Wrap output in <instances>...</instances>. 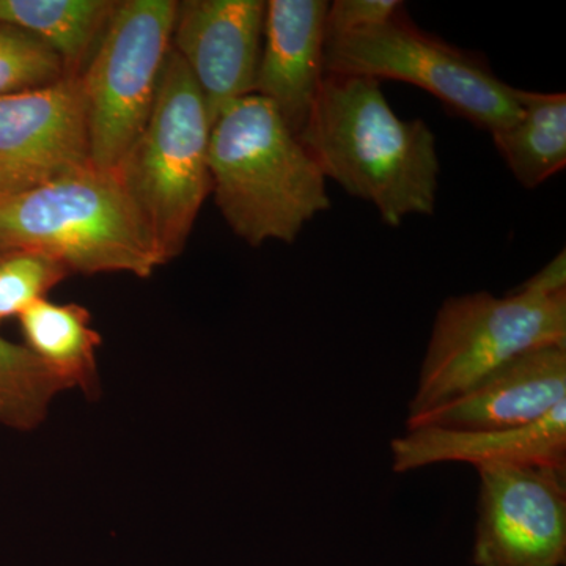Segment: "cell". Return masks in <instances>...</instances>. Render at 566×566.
Masks as SVG:
<instances>
[{
    "instance_id": "cell-1",
    "label": "cell",
    "mask_w": 566,
    "mask_h": 566,
    "mask_svg": "<svg viewBox=\"0 0 566 566\" xmlns=\"http://www.w3.org/2000/svg\"><path fill=\"white\" fill-rule=\"evenodd\" d=\"M300 140L324 178L374 203L387 226L433 214L439 180L434 133L420 118L398 117L379 81L326 74Z\"/></svg>"
},
{
    "instance_id": "cell-16",
    "label": "cell",
    "mask_w": 566,
    "mask_h": 566,
    "mask_svg": "<svg viewBox=\"0 0 566 566\" xmlns=\"http://www.w3.org/2000/svg\"><path fill=\"white\" fill-rule=\"evenodd\" d=\"M516 96L520 118L491 136L516 180L534 189L565 169L566 95L517 88Z\"/></svg>"
},
{
    "instance_id": "cell-3",
    "label": "cell",
    "mask_w": 566,
    "mask_h": 566,
    "mask_svg": "<svg viewBox=\"0 0 566 566\" xmlns=\"http://www.w3.org/2000/svg\"><path fill=\"white\" fill-rule=\"evenodd\" d=\"M46 253L80 274L150 277L161 256L117 170L87 167L0 197V251Z\"/></svg>"
},
{
    "instance_id": "cell-11",
    "label": "cell",
    "mask_w": 566,
    "mask_h": 566,
    "mask_svg": "<svg viewBox=\"0 0 566 566\" xmlns=\"http://www.w3.org/2000/svg\"><path fill=\"white\" fill-rule=\"evenodd\" d=\"M566 401V346L532 349L495 368L465 392L406 422L485 431L526 427Z\"/></svg>"
},
{
    "instance_id": "cell-13",
    "label": "cell",
    "mask_w": 566,
    "mask_h": 566,
    "mask_svg": "<svg viewBox=\"0 0 566 566\" xmlns=\"http://www.w3.org/2000/svg\"><path fill=\"white\" fill-rule=\"evenodd\" d=\"M390 449L398 474L442 463L566 471V401L526 427L485 431L422 427L394 439Z\"/></svg>"
},
{
    "instance_id": "cell-17",
    "label": "cell",
    "mask_w": 566,
    "mask_h": 566,
    "mask_svg": "<svg viewBox=\"0 0 566 566\" xmlns=\"http://www.w3.org/2000/svg\"><path fill=\"white\" fill-rule=\"evenodd\" d=\"M62 382L24 345L0 337V424L29 431L46 419Z\"/></svg>"
},
{
    "instance_id": "cell-15",
    "label": "cell",
    "mask_w": 566,
    "mask_h": 566,
    "mask_svg": "<svg viewBox=\"0 0 566 566\" xmlns=\"http://www.w3.org/2000/svg\"><path fill=\"white\" fill-rule=\"evenodd\" d=\"M117 3L114 0H0V22L35 35L61 57L66 76H81Z\"/></svg>"
},
{
    "instance_id": "cell-9",
    "label": "cell",
    "mask_w": 566,
    "mask_h": 566,
    "mask_svg": "<svg viewBox=\"0 0 566 566\" xmlns=\"http://www.w3.org/2000/svg\"><path fill=\"white\" fill-rule=\"evenodd\" d=\"M92 166L81 76L0 96V197Z\"/></svg>"
},
{
    "instance_id": "cell-19",
    "label": "cell",
    "mask_w": 566,
    "mask_h": 566,
    "mask_svg": "<svg viewBox=\"0 0 566 566\" xmlns=\"http://www.w3.org/2000/svg\"><path fill=\"white\" fill-rule=\"evenodd\" d=\"M61 57L32 33L0 22V96L65 77Z\"/></svg>"
},
{
    "instance_id": "cell-7",
    "label": "cell",
    "mask_w": 566,
    "mask_h": 566,
    "mask_svg": "<svg viewBox=\"0 0 566 566\" xmlns=\"http://www.w3.org/2000/svg\"><path fill=\"white\" fill-rule=\"evenodd\" d=\"M177 9L175 0L118 2L81 74L96 169H115L147 125L172 50Z\"/></svg>"
},
{
    "instance_id": "cell-2",
    "label": "cell",
    "mask_w": 566,
    "mask_h": 566,
    "mask_svg": "<svg viewBox=\"0 0 566 566\" xmlns=\"http://www.w3.org/2000/svg\"><path fill=\"white\" fill-rule=\"evenodd\" d=\"M208 166L219 211L252 248L293 243L305 223L329 210L318 164L274 104L255 93L212 123Z\"/></svg>"
},
{
    "instance_id": "cell-18",
    "label": "cell",
    "mask_w": 566,
    "mask_h": 566,
    "mask_svg": "<svg viewBox=\"0 0 566 566\" xmlns=\"http://www.w3.org/2000/svg\"><path fill=\"white\" fill-rule=\"evenodd\" d=\"M70 271L46 253L14 249L0 255V324L44 300Z\"/></svg>"
},
{
    "instance_id": "cell-12",
    "label": "cell",
    "mask_w": 566,
    "mask_h": 566,
    "mask_svg": "<svg viewBox=\"0 0 566 566\" xmlns=\"http://www.w3.org/2000/svg\"><path fill=\"white\" fill-rule=\"evenodd\" d=\"M324 0H270L253 93L274 104L297 137L303 134L326 76Z\"/></svg>"
},
{
    "instance_id": "cell-21",
    "label": "cell",
    "mask_w": 566,
    "mask_h": 566,
    "mask_svg": "<svg viewBox=\"0 0 566 566\" xmlns=\"http://www.w3.org/2000/svg\"><path fill=\"white\" fill-rule=\"evenodd\" d=\"M3 252H6V251H0V255H2Z\"/></svg>"
},
{
    "instance_id": "cell-10",
    "label": "cell",
    "mask_w": 566,
    "mask_h": 566,
    "mask_svg": "<svg viewBox=\"0 0 566 566\" xmlns=\"http://www.w3.org/2000/svg\"><path fill=\"white\" fill-rule=\"evenodd\" d=\"M264 10L263 0L178 3L172 50L199 87L211 125L229 104L253 93Z\"/></svg>"
},
{
    "instance_id": "cell-20",
    "label": "cell",
    "mask_w": 566,
    "mask_h": 566,
    "mask_svg": "<svg viewBox=\"0 0 566 566\" xmlns=\"http://www.w3.org/2000/svg\"><path fill=\"white\" fill-rule=\"evenodd\" d=\"M401 10L400 0H335L324 20L326 43L386 24Z\"/></svg>"
},
{
    "instance_id": "cell-8",
    "label": "cell",
    "mask_w": 566,
    "mask_h": 566,
    "mask_svg": "<svg viewBox=\"0 0 566 566\" xmlns=\"http://www.w3.org/2000/svg\"><path fill=\"white\" fill-rule=\"evenodd\" d=\"M476 566H564L566 471L480 465Z\"/></svg>"
},
{
    "instance_id": "cell-4",
    "label": "cell",
    "mask_w": 566,
    "mask_h": 566,
    "mask_svg": "<svg viewBox=\"0 0 566 566\" xmlns=\"http://www.w3.org/2000/svg\"><path fill=\"white\" fill-rule=\"evenodd\" d=\"M207 107L180 55L170 50L147 125L115 167L163 263L188 244L211 192Z\"/></svg>"
},
{
    "instance_id": "cell-14",
    "label": "cell",
    "mask_w": 566,
    "mask_h": 566,
    "mask_svg": "<svg viewBox=\"0 0 566 566\" xmlns=\"http://www.w3.org/2000/svg\"><path fill=\"white\" fill-rule=\"evenodd\" d=\"M18 318L25 348L62 382L63 389L76 387L87 397H96V352L102 337L93 329L91 312L80 304L51 303L44 297Z\"/></svg>"
},
{
    "instance_id": "cell-5",
    "label": "cell",
    "mask_w": 566,
    "mask_h": 566,
    "mask_svg": "<svg viewBox=\"0 0 566 566\" xmlns=\"http://www.w3.org/2000/svg\"><path fill=\"white\" fill-rule=\"evenodd\" d=\"M554 345L566 346V290L526 281L502 297H449L436 314L409 419L465 392L521 354Z\"/></svg>"
},
{
    "instance_id": "cell-6",
    "label": "cell",
    "mask_w": 566,
    "mask_h": 566,
    "mask_svg": "<svg viewBox=\"0 0 566 566\" xmlns=\"http://www.w3.org/2000/svg\"><path fill=\"white\" fill-rule=\"evenodd\" d=\"M326 74L408 82L491 134L520 118L517 88L499 80L482 57L419 31L398 13L394 20L327 41Z\"/></svg>"
}]
</instances>
